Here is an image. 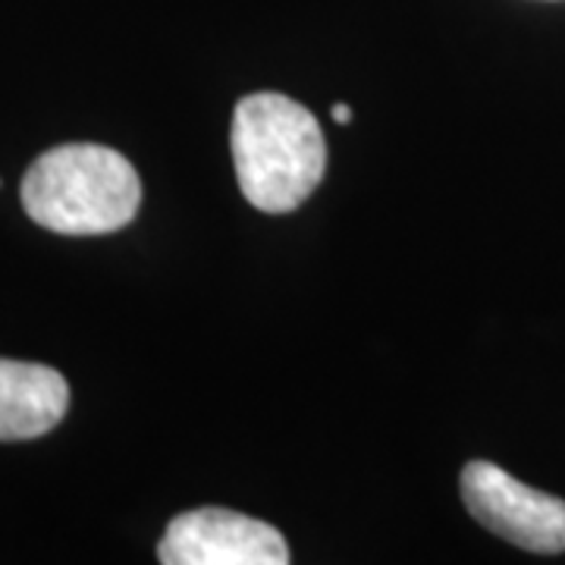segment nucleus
I'll list each match as a JSON object with an SVG mask.
<instances>
[{"mask_svg":"<svg viewBox=\"0 0 565 565\" xmlns=\"http://www.w3.org/2000/svg\"><path fill=\"white\" fill-rule=\"evenodd\" d=\"M70 408L61 371L35 362L0 359V444L51 434Z\"/></svg>","mask_w":565,"mask_h":565,"instance_id":"5","label":"nucleus"},{"mask_svg":"<svg viewBox=\"0 0 565 565\" xmlns=\"http://www.w3.org/2000/svg\"><path fill=\"white\" fill-rule=\"evenodd\" d=\"M333 120L337 122H349L352 120V107H349V104H333Z\"/></svg>","mask_w":565,"mask_h":565,"instance_id":"6","label":"nucleus"},{"mask_svg":"<svg viewBox=\"0 0 565 565\" xmlns=\"http://www.w3.org/2000/svg\"><path fill=\"white\" fill-rule=\"evenodd\" d=\"M22 207L63 236H102L129 226L141 202L136 167L107 145H57L22 177Z\"/></svg>","mask_w":565,"mask_h":565,"instance_id":"2","label":"nucleus"},{"mask_svg":"<svg viewBox=\"0 0 565 565\" xmlns=\"http://www.w3.org/2000/svg\"><path fill=\"white\" fill-rule=\"evenodd\" d=\"M462 500L471 519L531 553H565V500L515 481L493 462H468Z\"/></svg>","mask_w":565,"mask_h":565,"instance_id":"3","label":"nucleus"},{"mask_svg":"<svg viewBox=\"0 0 565 565\" xmlns=\"http://www.w3.org/2000/svg\"><path fill=\"white\" fill-rule=\"evenodd\" d=\"M233 163L245 202L264 214H286L321 185L327 141L305 104L277 92H258L236 104Z\"/></svg>","mask_w":565,"mask_h":565,"instance_id":"1","label":"nucleus"},{"mask_svg":"<svg viewBox=\"0 0 565 565\" xmlns=\"http://www.w3.org/2000/svg\"><path fill=\"white\" fill-rule=\"evenodd\" d=\"M163 565H286L282 534L252 515L204 505L177 515L158 544Z\"/></svg>","mask_w":565,"mask_h":565,"instance_id":"4","label":"nucleus"}]
</instances>
